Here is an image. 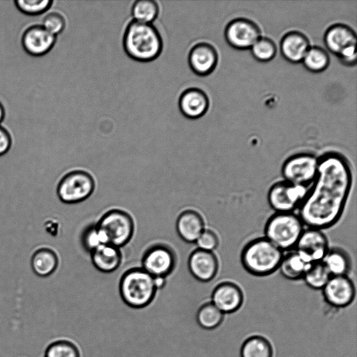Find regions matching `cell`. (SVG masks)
Instances as JSON below:
<instances>
[{"mask_svg": "<svg viewBox=\"0 0 357 357\" xmlns=\"http://www.w3.org/2000/svg\"><path fill=\"white\" fill-rule=\"evenodd\" d=\"M353 182L349 161L342 153L327 151L318 157L315 178L298 208V217L308 228L334 226L344 211Z\"/></svg>", "mask_w": 357, "mask_h": 357, "instance_id": "obj_1", "label": "cell"}, {"mask_svg": "<svg viewBox=\"0 0 357 357\" xmlns=\"http://www.w3.org/2000/svg\"><path fill=\"white\" fill-rule=\"evenodd\" d=\"M123 47L133 60L150 62L160 55L163 42L159 31L153 24L132 20L125 29Z\"/></svg>", "mask_w": 357, "mask_h": 357, "instance_id": "obj_2", "label": "cell"}, {"mask_svg": "<svg viewBox=\"0 0 357 357\" xmlns=\"http://www.w3.org/2000/svg\"><path fill=\"white\" fill-rule=\"evenodd\" d=\"M283 252L265 237L250 241L242 249L241 264L245 270L258 277L269 275L278 268Z\"/></svg>", "mask_w": 357, "mask_h": 357, "instance_id": "obj_3", "label": "cell"}, {"mask_svg": "<svg viewBox=\"0 0 357 357\" xmlns=\"http://www.w3.org/2000/svg\"><path fill=\"white\" fill-rule=\"evenodd\" d=\"M119 289L124 303L135 309L149 305L158 291L154 278L138 267L130 268L122 275Z\"/></svg>", "mask_w": 357, "mask_h": 357, "instance_id": "obj_4", "label": "cell"}, {"mask_svg": "<svg viewBox=\"0 0 357 357\" xmlns=\"http://www.w3.org/2000/svg\"><path fill=\"white\" fill-rule=\"evenodd\" d=\"M303 225L293 212L275 213L266 222L265 238L282 252L289 250L295 248L304 230Z\"/></svg>", "mask_w": 357, "mask_h": 357, "instance_id": "obj_5", "label": "cell"}, {"mask_svg": "<svg viewBox=\"0 0 357 357\" xmlns=\"http://www.w3.org/2000/svg\"><path fill=\"white\" fill-rule=\"evenodd\" d=\"M107 243L119 248L126 245L135 231L132 215L126 211L114 208L107 211L96 224Z\"/></svg>", "mask_w": 357, "mask_h": 357, "instance_id": "obj_6", "label": "cell"}, {"mask_svg": "<svg viewBox=\"0 0 357 357\" xmlns=\"http://www.w3.org/2000/svg\"><path fill=\"white\" fill-rule=\"evenodd\" d=\"M95 187V180L90 173L75 169L61 176L56 186V195L64 204H79L93 193Z\"/></svg>", "mask_w": 357, "mask_h": 357, "instance_id": "obj_7", "label": "cell"}, {"mask_svg": "<svg viewBox=\"0 0 357 357\" xmlns=\"http://www.w3.org/2000/svg\"><path fill=\"white\" fill-rule=\"evenodd\" d=\"M318 157L311 153L302 152L285 160L281 174L285 181L309 187L316 177Z\"/></svg>", "mask_w": 357, "mask_h": 357, "instance_id": "obj_8", "label": "cell"}, {"mask_svg": "<svg viewBox=\"0 0 357 357\" xmlns=\"http://www.w3.org/2000/svg\"><path fill=\"white\" fill-rule=\"evenodd\" d=\"M308 188L284 180L278 181L268 191V203L276 213H291L299 207Z\"/></svg>", "mask_w": 357, "mask_h": 357, "instance_id": "obj_9", "label": "cell"}, {"mask_svg": "<svg viewBox=\"0 0 357 357\" xmlns=\"http://www.w3.org/2000/svg\"><path fill=\"white\" fill-rule=\"evenodd\" d=\"M176 256L173 249L158 243L149 247L142 259V268L153 278H167L176 266Z\"/></svg>", "mask_w": 357, "mask_h": 357, "instance_id": "obj_10", "label": "cell"}, {"mask_svg": "<svg viewBox=\"0 0 357 357\" xmlns=\"http://www.w3.org/2000/svg\"><path fill=\"white\" fill-rule=\"evenodd\" d=\"M261 37L260 27L254 21L238 17L230 21L225 29V38L233 48L240 50L250 49Z\"/></svg>", "mask_w": 357, "mask_h": 357, "instance_id": "obj_11", "label": "cell"}, {"mask_svg": "<svg viewBox=\"0 0 357 357\" xmlns=\"http://www.w3.org/2000/svg\"><path fill=\"white\" fill-rule=\"evenodd\" d=\"M295 248L307 262L312 264L322 261L329 250V245L321 230L307 228L303 230Z\"/></svg>", "mask_w": 357, "mask_h": 357, "instance_id": "obj_12", "label": "cell"}, {"mask_svg": "<svg viewBox=\"0 0 357 357\" xmlns=\"http://www.w3.org/2000/svg\"><path fill=\"white\" fill-rule=\"evenodd\" d=\"M322 291L326 302L335 308L347 307L356 295L354 284L347 275L331 276Z\"/></svg>", "mask_w": 357, "mask_h": 357, "instance_id": "obj_13", "label": "cell"}, {"mask_svg": "<svg viewBox=\"0 0 357 357\" xmlns=\"http://www.w3.org/2000/svg\"><path fill=\"white\" fill-rule=\"evenodd\" d=\"M218 59L215 47L206 42L194 45L188 56L190 69L199 76H206L213 73L218 65Z\"/></svg>", "mask_w": 357, "mask_h": 357, "instance_id": "obj_14", "label": "cell"}, {"mask_svg": "<svg viewBox=\"0 0 357 357\" xmlns=\"http://www.w3.org/2000/svg\"><path fill=\"white\" fill-rule=\"evenodd\" d=\"M188 267L195 279L208 282L216 276L219 262L213 252L197 248L188 257Z\"/></svg>", "mask_w": 357, "mask_h": 357, "instance_id": "obj_15", "label": "cell"}, {"mask_svg": "<svg viewBox=\"0 0 357 357\" xmlns=\"http://www.w3.org/2000/svg\"><path fill=\"white\" fill-rule=\"evenodd\" d=\"M356 33L349 26L336 23L330 26L324 35L326 49L337 57L350 48L356 47Z\"/></svg>", "mask_w": 357, "mask_h": 357, "instance_id": "obj_16", "label": "cell"}, {"mask_svg": "<svg viewBox=\"0 0 357 357\" xmlns=\"http://www.w3.org/2000/svg\"><path fill=\"white\" fill-rule=\"evenodd\" d=\"M56 37L42 25L36 24L28 27L22 36L24 50L30 55L43 56L49 52L56 43Z\"/></svg>", "mask_w": 357, "mask_h": 357, "instance_id": "obj_17", "label": "cell"}, {"mask_svg": "<svg viewBox=\"0 0 357 357\" xmlns=\"http://www.w3.org/2000/svg\"><path fill=\"white\" fill-rule=\"evenodd\" d=\"M223 314L237 311L243 303V293L236 283L225 281L219 283L211 294V301Z\"/></svg>", "mask_w": 357, "mask_h": 357, "instance_id": "obj_18", "label": "cell"}, {"mask_svg": "<svg viewBox=\"0 0 357 357\" xmlns=\"http://www.w3.org/2000/svg\"><path fill=\"white\" fill-rule=\"evenodd\" d=\"M209 98L204 91L196 87L185 89L178 98V108L186 118L196 119L203 116L209 107Z\"/></svg>", "mask_w": 357, "mask_h": 357, "instance_id": "obj_19", "label": "cell"}, {"mask_svg": "<svg viewBox=\"0 0 357 357\" xmlns=\"http://www.w3.org/2000/svg\"><path fill=\"white\" fill-rule=\"evenodd\" d=\"M310 47V43L303 33L291 31L281 38L280 50L283 58L292 63H301Z\"/></svg>", "mask_w": 357, "mask_h": 357, "instance_id": "obj_20", "label": "cell"}, {"mask_svg": "<svg viewBox=\"0 0 357 357\" xmlns=\"http://www.w3.org/2000/svg\"><path fill=\"white\" fill-rule=\"evenodd\" d=\"M175 226L178 236L188 243H195L205 229L202 215L193 209L181 212L176 218Z\"/></svg>", "mask_w": 357, "mask_h": 357, "instance_id": "obj_21", "label": "cell"}, {"mask_svg": "<svg viewBox=\"0 0 357 357\" xmlns=\"http://www.w3.org/2000/svg\"><path fill=\"white\" fill-rule=\"evenodd\" d=\"M94 268L102 273H112L122 262L121 249L111 244H102L91 253Z\"/></svg>", "mask_w": 357, "mask_h": 357, "instance_id": "obj_22", "label": "cell"}, {"mask_svg": "<svg viewBox=\"0 0 357 357\" xmlns=\"http://www.w3.org/2000/svg\"><path fill=\"white\" fill-rule=\"evenodd\" d=\"M30 264L32 271L36 275L47 277L56 271L59 265V257L54 250L43 247L33 252Z\"/></svg>", "mask_w": 357, "mask_h": 357, "instance_id": "obj_23", "label": "cell"}, {"mask_svg": "<svg viewBox=\"0 0 357 357\" xmlns=\"http://www.w3.org/2000/svg\"><path fill=\"white\" fill-rule=\"evenodd\" d=\"M311 265L298 252L294 250L283 256L278 269L286 279L298 280L303 278Z\"/></svg>", "mask_w": 357, "mask_h": 357, "instance_id": "obj_24", "label": "cell"}, {"mask_svg": "<svg viewBox=\"0 0 357 357\" xmlns=\"http://www.w3.org/2000/svg\"><path fill=\"white\" fill-rule=\"evenodd\" d=\"M321 261L331 276L347 275L351 267L349 255L339 248L329 249Z\"/></svg>", "mask_w": 357, "mask_h": 357, "instance_id": "obj_25", "label": "cell"}, {"mask_svg": "<svg viewBox=\"0 0 357 357\" xmlns=\"http://www.w3.org/2000/svg\"><path fill=\"white\" fill-rule=\"evenodd\" d=\"M241 357H273L270 342L264 336L255 335L248 337L241 348Z\"/></svg>", "mask_w": 357, "mask_h": 357, "instance_id": "obj_26", "label": "cell"}, {"mask_svg": "<svg viewBox=\"0 0 357 357\" xmlns=\"http://www.w3.org/2000/svg\"><path fill=\"white\" fill-rule=\"evenodd\" d=\"M223 319L224 314L211 302L203 303L197 311V322L206 330L216 328Z\"/></svg>", "mask_w": 357, "mask_h": 357, "instance_id": "obj_27", "label": "cell"}, {"mask_svg": "<svg viewBox=\"0 0 357 357\" xmlns=\"http://www.w3.org/2000/svg\"><path fill=\"white\" fill-rule=\"evenodd\" d=\"M44 357H82V354L76 342L61 337L52 341L47 346Z\"/></svg>", "mask_w": 357, "mask_h": 357, "instance_id": "obj_28", "label": "cell"}, {"mask_svg": "<svg viewBox=\"0 0 357 357\" xmlns=\"http://www.w3.org/2000/svg\"><path fill=\"white\" fill-rule=\"evenodd\" d=\"M301 63L308 71L318 73L328 67L330 56L325 49L319 46H310Z\"/></svg>", "mask_w": 357, "mask_h": 357, "instance_id": "obj_29", "label": "cell"}, {"mask_svg": "<svg viewBox=\"0 0 357 357\" xmlns=\"http://www.w3.org/2000/svg\"><path fill=\"white\" fill-rule=\"evenodd\" d=\"M133 20L152 24L158 16L159 5L154 0H137L131 8Z\"/></svg>", "mask_w": 357, "mask_h": 357, "instance_id": "obj_30", "label": "cell"}, {"mask_svg": "<svg viewBox=\"0 0 357 357\" xmlns=\"http://www.w3.org/2000/svg\"><path fill=\"white\" fill-rule=\"evenodd\" d=\"M331 278V275L322 261L314 263L303 275L306 284L313 289H322Z\"/></svg>", "mask_w": 357, "mask_h": 357, "instance_id": "obj_31", "label": "cell"}, {"mask_svg": "<svg viewBox=\"0 0 357 357\" xmlns=\"http://www.w3.org/2000/svg\"><path fill=\"white\" fill-rule=\"evenodd\" d=\"M252 56L259 62H268L277 54L275 42L267 37H260L250 49Z\"/></svg>", "mask_w": 357, "mask_h": 357, "instance_id": "obj_32", "label": "cell"}, {"mask_svg": "<svg viewBox=\"0 0 357 357\" xmlns=\"http://www.w3.org/2000/svg\"><path fill=\"white\" fill-rule=\"evenodd\" d=\"M80 242L84 250L91 253L102 244H107L103 234L96 225H91L86 227L80 236Z\"/></svg>", "mask_w": 357, "mask_h": 357, "instance_id": "obj_33", "label": "cell"}, {"mask_svg": "<svg viewBox=\"0 0 357 357\" xmlns=\"http://www.w3.org/2000/svg\"><path fill=\"white\" fill-rule=\"evenodd\" d=\"M52 0H17L16 8L22 13L29 15H40L47 11L52 5Z\"/></svg>", "mask_w": 357, "mask_h": 357, "instance_id": "obj_34", "label": "cell"}, {"mask_svg": "<svg viewBox=\"0 0 357 357\" xmlns=\"http://www.w3.org/2000/svg\"><path fill=\"white\" fill-rule=\"evenodd\" d=\"M66 24L64 17L59 12L52 11L44 17L42 26L50 33L56 36L64 30Z\"/></svg>", "mask_w": 357, "mask_h": 357, "instance_id": "obj_35", "label": "cell"}, {"mask_svg": "<svg viewBox=\"0 0 357 357\" xmlns=\"http://www.w3.org/2000/svg\"><path fill=\"white\" fill-rule=\"evenodd\" d=\"M195 243L197 248L213 252L218 247L219 238L214 231L204 229Z\"/></svg>", "mask_w": 357, "mask_h": 357, "instance_id": "obj_36", "label": "cell"}, {"mask_svg": "<svg viewBox=\"0 0 357 357\" xmlns=\"http://www.w3.org/2000/svg\"><path fill=\"white\" fill-rule=\"evenodd\" d=\"M12 138L8 131L0 126V157L6 154L11 149Z\"/></svg>", "mask_w": 357, "mask_h": 357, "instance_id": "obj_37", "label": "cell"}, {"mask_svg": "<svg viewBox=\"0 0 357 357\" xmlns=\"http://www.w3.org/2000/svg\"><path fill=\"white\" fill-rule=\"evenodd\" d=\"M5 117V109L2 103L0 102V123L3 121Z\"/></svg>", "mask_w": 357, "mask_h": 357, "instance_id": "obj_38", "label": "cell"}]
</instances>
